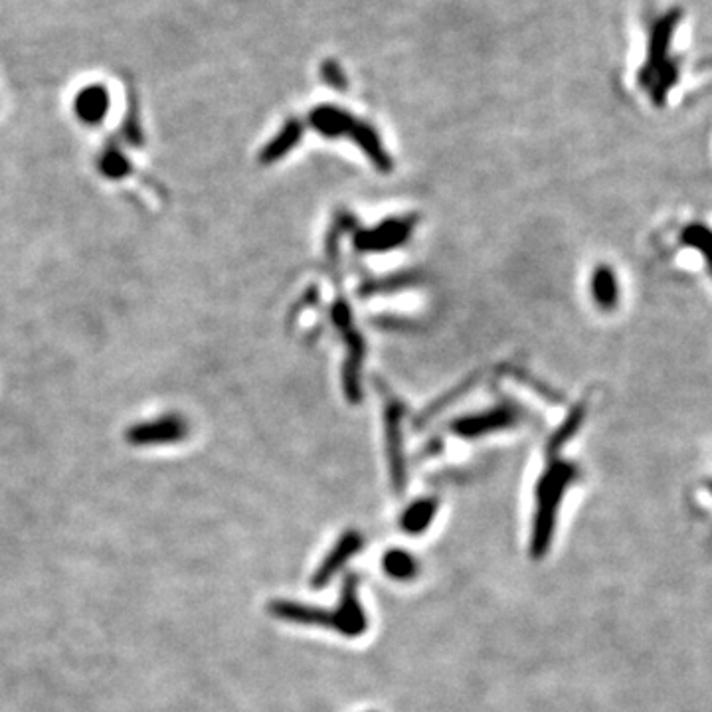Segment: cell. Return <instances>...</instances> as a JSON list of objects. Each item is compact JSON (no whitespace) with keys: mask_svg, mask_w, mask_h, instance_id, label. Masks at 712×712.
<instances>
[{"mask_svg":"<svg viewBox=\"0 0 712 712\" xmlns=\"http://www.w3.org/2000/svg\"><path fill=\"white\" fill-rule=\"evenodd\" d=\"M109 105H111L109 91L101 84H88V86L78 89L74 95V101H72L76 119L89 127L99 125L107 117Z\"/></svg>","mask_w":712,"mask_h":712,"instance_id":"cell-5","label":"cell"},{"mask_svg":"<svg viewBox=\"0 0 712 712\" xmlns=\"http://www.w3.org/2000/svg\"><path fill=\"white\" fill-rule=\"evenodd\" d=\"M519 422V414L511 408H501V410H495L491 414H485V416H477V418H471V420H465L459 424V432L463 436H481V434H487V432H495V430H505V428H511Z\"/></svg>","mask_w":712,"mask_h":712,"instance_id":"cell-8","label":"cell"},{"mask_svg":"<svg viewBox=\"0 0 712 712\" xmlns=\"http://www.w3.org/2000/svg\"><path fill=\"white\" fill-rule=\"evenodd\" d=\"M590 297L600 311H616L622 299V285L616 269L610 264H598L590 275Z\"/></svg>","mask_w":712,"mask_h":712,"instance_id":"cell-6","label":"cell"},{"mask_svg":"<svg viewBox=\"0 0 712 712\" xmlns=\"http://www.w3.org/2000/svg\"><path fill=\"white\" fill-rule=\"evenodd\" d=\"M580 477V469L568 461H552L536 485L531 554L534 560L544 558L556 531V519L564 501L566 489Z\"/></svg>","mask_w":712,"mask_h":712,"instance_id":"cell-1","label":"cell"},{"mask_svg":"<svg viewBox=\"0 0 712 712\" xmlns=\"http://www.w3.org/2000/svg\"><path fill=\"white\" fill-rule=\"evenodd\" d=\"M364 538L358 531H347L339 538V542L333 546V550L325 556V560L319 564L311 578V588L313 590H323L329 586V582L351 562V558L362 548Z\"/></svg>","mask_w":712,"mask_h":712,"instance_id":"cell-4","label":"cell"},{"mask_svg":"<svg viewBox=\"0 0 712 712\" xmlns=\"http://www.w3.org/2000/svg\"><path fill=\"white\" fill-rule=\"evenodd\" d=\"M436 513H438V501L422 499V501H418V503H414V505H410L406 509V513L402 515L400 527H402L404 533H424L432 525Z\"/></svg>","mask_w":712,"mask_h":712,"instance_id":"cell-10","label":"cell"},{"mask_svg":"<svg viewBox=\"0 0 712 712\" xmlns=\"http://www.w3.org/2000/svg\"><path fill=\"white\" fill-rule=\"evenodd\" d=\"M97 169L103 177L109 178V180H121V178L129 177L131 161L117 143L107 141L105 147L97 155Z\"/></svg>","mask_w":712,"mask_h":712,"instance_id":"cell-9","label":"cell"},{"mask_svg":"<svg viewBox=\"0 0 712 712\" xmlns=\"http://www.w3.org/2000/svg\"><path fill=\"white\" fill-rule=\"evenodd\" d=\"M368 627L366 614L358 600V578L349 574L343 582L339 606L333 612V629L345 637H360Z\"/></svg>","mask_w":712,"mask_h":712,"instance_id":"cell-3","label":"cell"},{"mask_svg":"<svg viewBox=\"0 0 712 712\" xmlns=\"http://www.w3.org/2000/svg\"><path fill=\"white\" fill-rule=\"evenodd\" d=\"M382 566H384V572L394 578V580H412L418 576L420 572V564L416 560L414 554H410L408 550H402V548H392L384 554L382 558Z\"/></svg>","mask_w":712,"mask_h":712,"instance_id":"cell-11","label":"cell"},{"mask_svg":"<svg viewBox=\"0 0 712 712\" xmlns=\"http://www.w3.org/2000/svg\"><path fill=\"white\" fill-rule=\"evenodd\" d=\"M711 493H712V485H711Z\"/></svg>","mask_w":712,"mask_h":712,"instance_id":"cell-13","label":"cell"},{"mask_svg":"<svg viewBox=\"0 0 712 712\" xmlns=\"http://www.w3.org/2000/svg\"><path fill=\"white\" fill-rule=\"evenodd\" d=\"M269 612L275 620L295 623V625H317V627H331L333 629V612L323 608L299 604L293 600H275L269 604Z\"/></svg>","mask_w":712,"mask_h":712,"instance_id":"cell-7","label":"cell"},{"mask_svg":"<svg viewBox=\"0 0 712 712\" xmlns=\"http://www.w3.org/2000/svg\"><path fill=\"white\" fill-rule=\"evenodd\" d=\"M184 436L186 424L178 416H161L149 422H139L125 432V440L135 447L177 444Z\"/></svg>","mask_w":712,"mask_h":712,"instance_id":"cell-2","label":"cell"},{"mask_svg":"<svg viewBox=\"0 0 712 712\" xmlns=\"http://www.w3.org/2000/svg\"><path fill=\"white\" fill-rule=\"evenodd\" d=\"M681 244L685 248H693L697 250L705 264L709 267V273L712 275V228L707 226L705 222H693L689 226L683 228L681 236H679Z\"/></svg>","mask_w":712,"mask_h":712,"instance_id":"cell-12","label":"cell"}]
</instances>
